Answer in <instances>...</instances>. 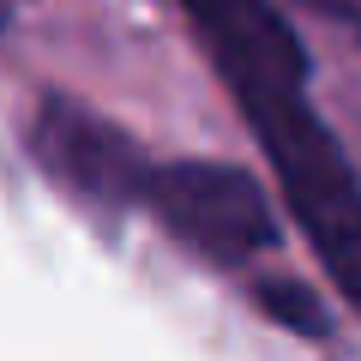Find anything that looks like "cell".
I'll use <instances>...</instances> for the list:
<instances>
[{"instance_id":"obj_1","label":"cell","mask_w":361,"mask_h":361,"mask_svg":"<svg viewBox=\"0 0 361 361\" xmlns=\"http://www.w3.org/2000/svg\"><path fill=\"white\" fill-rule=\"evenodd\" d=\"M139 211L163 223V235L175 247H187L193 259H211L223 271L253 265L277 247L271 193L247 169L217 163V157H175V163L157 157Z\"/></svg>"},{"instance_id":"obj_2","label":"cell","mask_w":361,"mask_h":361,"mask_svg":"<svg viewBox=\"0 0 361 361\" xmlns=\"http://www.w3.org/2000/svg\"><path fill=\"white\" fill-rule=\"evenodd\" d=\"M30 151H37L42 175L61 180L66 193H78L97 211H139L151 163H157L127 127L103 121L97 109L73 103V97H42L37 103Z\"/></svg>"},{"instance_id":"obj_3","label":"cell","mask_w":361,"mask_h":361,"mask_svg":"<svg viewBox=\"0 0 361 361\" xmlns=\"http://www.w3.org/2000/svg\"><path fill=\"white\" fill-rule=\"evenodd\" d=\"M253 295H259V307H265L271 319L283 325V331H301V337H319V331H325V313H319V301H313L301 283H283V277H265V283H259Z\"/></svg>"},{"instance_id":"obj_4","label":"cell","mask_w":361,"mask_h":361,"mask_svg":"<svg viewBox=\"0 0 361 361\" xmlns=\"http://www.w3.org/2000/svg\"><path fill=\"white\" fill-rule=\"evenodd\" d=\"M301 6L331 18V25H361V0H301Z\"/></svg>"},{"instance_id":"obj_5","label":"cell","mask_w":361,"mask_h":361,"mask_svg":"<svg viewBox=\"0 0 361 361\" xmlns=\"http://www.w3.org/2000/svg\"><path fill=\"white\" fill-rule=\"evenodd\" d=\"M0 30H13V0H0Z\"/></svg>"}]
</instances>
